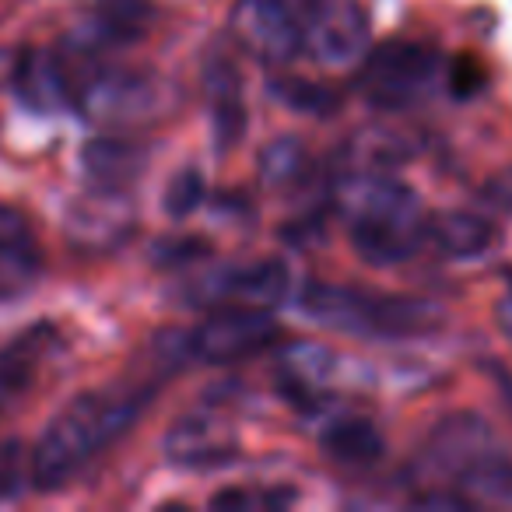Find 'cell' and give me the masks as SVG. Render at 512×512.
Segmentation results:
<instances>
[{
	"label": "cell",
	"mask_w": 512,
	"mask_h": 512,
	"mask_svg": "<svg viewBox=\"0 0 512 512\" xmlns=\"http://www.w3.org/2000/svg\"><path fill=\"white\" fill-rule=\"evenodd\" d=\"M299 306L327 327L365 337H414L439 323V309L421 299L369 295L341 285H306Z\"/></svg>",
	"instance_id": "cell-3"
},
{
	"label": "cell",
	"mask_w": 512,
	"mask_h": 512,
	"mask_svg": "<svg viewBox=\"0 0 512 512\" xmlns=\"http://www.w3.org/2000/svg\"><path fill=\"white\" fill-rule=\"evenodd\" d=\"M425 239H432V246L439 253L456 256V260H470V256H481L495 246V228L484 218H477V214L449 211L428 221Z\"/></svg>",
	"instance_id": "cell-18"
},
{
	"label": "cell",
	"mask_w": 512,
	"mask_h": 512,
	"mask_svg": "<svg viewBox=\"0 0 512 512\" xmlns=\"http://www.w3.org/2000/svg\"><path fill=\"white\" fill-rule=\"evenodd\" d=\"M320 446L330 460L348 463V467H365V463H376L379 456H383L386 442L369 418L348 414V418H334L327 428H323Z\"/></svg>",
	"instance_id": "cell-16"
},
{
	"label": "cell",
	"mask_w": 512,
	"mask_h": 512,
	"mask_svg": "<svg viewBox=\"0 0 512 512\" xmlns=\"http://www.w3.org/2000/svg\"><path fill=\"white\" fill-rule=\"evenodd\" d=\"M334 197L362 260L386 267L404 264L418 253L428 221L421 218V200L411 186L386 176L383 169H351L341 176Z\"/></svg>",
	"instance_id": "cell-2"
},
{
	"label": "cell",
	"mask_w": 512,
	"mask_h": 512,
	"mask_svg": "<svg viewBox=\"0 0 512 512\" xmlns=\"http://www.w3.org/2000/svg\"><path fill=\"white\" fill-rule=\"evenodd\" d=\"M36 271L32 249H0V295L22 292Z\"/></svg>",
	"instance_id": "cell-24"
},
{
	"label": "cell",
	"mask_w": 512,
	"mask_h": 512,
	"mask_svg": "<svg viewBox=\"0 0 512 512\" xmlns=\"http://www.w3.org/2000/svg\"><path fill=\"white\" fill-rule=\"evenodd\" d=\"M288 295V267L281 260H260L249 267H228L211 278H204L193 292V299L207 309H271Z\"/></svg>",
	"instance_id": "cell-9"
},
{
	"label": "cell",
	"mask_w": 512,
	"mask_h": 512,
	"mask_svg": "<svg viewBox=\"0 0 512 512\" xmlns=\"http://www.w3.org/2000/svg\"><path fill=\"white\" fill-rule=\"evenodd\" d=\"M207 102L214 116V137L221 151H232L246 130V106H242V81L228 60H211L204 74Z\"/></svg>",
	"instance_id": "cell-14"
},
{
	"label": "cell",
	"mask_w": 512,
	"mask_h": 512,
	"mask_svg": "<svg viewBox=\"0 0 512 512\" xmlns=\"http://www.w3.org/2000/svg\"><path fill=\"white\" fill-rule=\"evenodd\" d=\"M165 456L190 470L221 467L235 456V435L214 418H183L165 435Z\"/></svg>",
	"instance_id": "cell-13"
},
{
	"label": "cell",
	"mask_w": 512,
	"mask_h": 512,
	"mask_svg": "<svg viewBox=\"0 0 512 512\" xmlns=\"http://www.w3.org/2000/svg\"><path fill=\"white\" fill-rule=\"evenodd\" d=\"M302 29L309 57L327 67H351L369 57V18L355 0H313Z\"/></svg>",
	"instance_id": "cell-6"
},
{
	"label": "cell",
	"mask_w": 512,
	"mask_h": 512,
	"mask_svg": "<svg viewBox=\"0 0 512 512\" xmlns=\"http://www.w3.org/2000/svg\"><path fill=\"white\" fill-rule=\"evenodd\" d=\"M4 484H8V481H4V477H0V495H4Z\"/></svg>",
	"instance_id": "cell-27"
},
{
	"label": "cell",
	"mask_w": 512,
	"mask_h": 512,
	"mask_svg": "<svg viewBox=\"0 0 512 512\" xmlns=\"http://www.w3.org/2000/svg\"><path fill=\"white\" fill-rule=\"evenodd\" d=\"M271 95L278 102H285L288 109H295V113H309V116H330L341 106V99L330 88L313 85V81H302V78L271 81Z\"/></svg>",
	"instance_id": "cell-21"
},
{
	"label": "cell",
	"mask_w": 512,
	"mask_h": 512,
	"mask_svg": "<svg viewBox=\"0 0 512 512\" xmlns=\"http://www.w3.org/2000/svg\"><path fill=\"white\" fill-rule=\"evenodd\" d=\"M260 179L274 193L302 190L313 179V155L295 137H281V141L267 144V151L260 155Z\"/></svg>",
	"instance_id": "cell-20"
},
{
	"label": "cell",
	"mask_w": 512,
	"mask_h": 512,
	"mask_svg": "<svg viewBox=\"0 0 512 512\" xmlns=\"http://www.w3.org/2000/svg\"><path fill=\"white\" fill-rule=\"evenodd\" d=\"M15 88L25 106H32L36 113H60L78 99L67 60H60L53 50H39V46L18 60Z\"/></svg>",
	"instance_id": "cell-12"
},
{
	"label": "cell",
	"mask_w": 512,
	"mask_h": 512,
	"mask_svg": "<svg viewBox=\"0 0 512 512\" xmlns=\"http://www.w3.org/2000/svg\"><path fill=\"white\" fill-rule=\"evenodd\" d=\"M470 505H491V509H512V456L502 446L467 467L453 484Z\"/></svg>",
	"instance_id": "cell-17"
},
{
	"label": "cell",
	"mask_w": 512,
	"mask_h": 512,
	"mask_svg": "<svg viewBox=\"0 0 512 512\" xmlns=\"http://www.w3.org/2000/svg\"><path fill=\"white\" fill-rule=\"evenodd\" d=\"M498 313H502V316H498V320H502V327L509 330V337H512V292L505 295V302H502V309H498Z\"/></svg>",
	"instance_id": "cell-26"
},
{
	"label": "cell",
	"mask_w": 512,
	"mask_h": 512,
	"mask_svg": "<svg viewBox=\"0 0 512 512\" xmlns=\"http://www.w3.org/2000/svg\"><path fill=\"white\" fill-rule=\"evenodd\" d=\"M50 344H53L50 327H32L0 351V393H8V397L11 393H22L32 383V376H36Z\"/></svg>",
	"instance_id": "cell-19"
},
{
	"label": "cell",
	"mask_w": 512,
	"mask_h": 512,
	"mask_svg": "<svg viewBox=\"0 0 512 512\" xmlns=\"http://www.w3.org/2000/svg\"><path fill=\"white\" fill-rule=\"evenodd\" d=\"M81 165L99 186L127 190L148 165V151L137 141H123V137H95V141L85 144Z\"/></svg>",
	"instance_id": "cell-15"
},
{
	"label": "cell",
	"mask_w": 512,
	"mask_h": 512,
	"mask_svg": "<svg viewBox=\"0 0 512 512\" xmlns=\"http://www.w3.org/2000/svg\"><path fill=\"white\" fill-rule=\"evenodd\" d=\"M0 249H32L29 218L11 204H0Z\"/></svg>",
	"instance_id": "cell-25"
},
{
	"label": "cell",
	"mask_w": 512,
	"mask_h": 512,
	"mask_svg": "<svg viewBox=\"0 0 512 512\" xmlns=\"http://www.w3.org/2000/svg\"><path fill=\"white\" fill-rule=\"evenodd\" d=\"M200 204H204V176H200L197 169L176 172L169 190H165V211H169L172 218H190Z\"/></svg>",
	"instance_id": "cell-23"
},
{
	"label": "cell",
	"mask_w": 512,
	"mask_h": 512,
	"mask_svg": "<svg viewBox=\"0 0 512 512\" xmlns=\"http://www.w3.org/2000/svg\"><path fill=\"white\" fill-rule=\"evenodd\" d=\"M134 204L123 190L99 186L67 211V239L81 253H109L134 232Z\"/></svg>",
	"instance_id": "cell-10"
},
{
	"label": "cell",
	"mask_w": 512,
	"mask_h": 512,
	"mask_svg": "<svg viewBox=\"0 0 512 512\" xmlns=\"http://www.w3.org/2000/svg\"><path fill=\"white\" fill-rule=\"evenodd\" d=\"M99 8V32L106 39H137L144 29V18L151 15L148 0H102Z\"/></svg>",
	"instance_id": "cell-22"
},
{
	"label": "cell",
	"mask_w": 512,
	"mask_h": 512,
	"mask_svg": "<svg viewBox=\"0 0 512 512\" xmlns=\"http://www.w3.org/2000/svg\"><path fill=\"white\" fill-rule=\"evenodd\" d=\"M278 341V323L267 309H214L211 320H204L190 334V355L207 365H232L249 355H260Z\"/></svg>",
	"instance_id": "cell-5"
},
{
	"label": "cell",
	"mask_w": 512,
	"mask_h": 512,
	"mask_svg": "<svg viewBox=\"0 0 512 512\" xmlns=\"http://www.w3.org/2000/svg\"><path fill=\"white\" fill-rule=\"evenodd\" d=\"M435 60L414 43H386L362 60L358 85L376 109H407L428 92Z\"/></svg>",
	"instance_id": "cell-4"
},
{
	"label": "cell",
	"mask_w": 512,
	"mask_h": 512,
	"mask_svg": "<svg viewBox=\"0 0 512 512\" xmlns=\"http://www.w3.org/2000/svg\"><path fill=\"white\" fill-rule=\"evenodd\" d=\"M148 400L151 390H141V386H106V390H88L74 397L36 442V453H32L36 488H64L102 449L130 432Z\"/></svg>",
	"instance_id": "cell-1"
},
{
	"label": "cell",
	"mask_w": 512,
	"mask_h": 512,
	"mask_svg": "<svg viewBox=\"0 0 512 512\" xmlns=\"http://www.w3.org/2000/svg\"><path fill=\"white\" fill-rule=\"evenodd\" d=\"M172 88L155 74L99 71L95 67L78 88V102L99 120H148L169 106Z\"/></svg>",
	"instance_id": "cell-8"
},
{
	"label": "cell",
	"mask_w": 512,
	"mask_h": 512,
	"mask_svg": "<svg viewBox=\"0 0 512 512\" xmlns=\"http://www.w3.org/2000/svg\"><path fill=\"white\" fill-rule=\"evenodd\" d=\"M232 36L264 64H288L306 46V29L285 0H239L232 11Z\"/></svg>",
	"instance_id": "cell-7"
},
{
	"label": "cell",
	"mask_w": 512,
	"mask_h": 512,
	"mask_svg": "<svg viewBox=\"0 0 512 512\" xmlns=\"http://www.w3.org/2000/svg\"><path fill=\"white\" fill-rule=\"evenodd\" d=\"M491 449H498V442L481 418H474V414H453V418L439 421V425L432 428L425 460L435 474H446L456 481L463 470L474 467Z\"/></svg>",
	"instance_id": "cell-11"
}]
</instances>
